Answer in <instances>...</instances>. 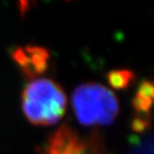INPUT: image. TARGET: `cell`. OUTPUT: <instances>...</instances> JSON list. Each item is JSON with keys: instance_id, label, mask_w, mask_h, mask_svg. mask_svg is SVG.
<instances>
[{"instance_id": "obj_1", "label": "cell", "mask_w": 154, "mask_h": 154, "mask_svg": "<svg viewBox=\"0 0 154 154\" xmlns=\"http://www.w3.org/2000/svg\"><path fill=\"white\" fill-rule=\"evenodd\" d=\"M22 110L26 118L37 125H52L65 113L67 99L62 87L53 79L37 77L22 91Z\"/></svg>"}, {"instance_id": "obj_2", "label": "cell", "mask_w": 154, "mask_h": 154, "mask_svg": "<svg viewBox=\"0 0 154 154\" xmlns=\"http://www.w3.org/2000/svg\"><path fill=\"white\" fill-rule=\"evenodd\" d=\"M72 105L77 120L86 126L110 124L119 110L115 94L96 82L77 86L72 94Z\"/></svg>"}, {"instance_id": "obj_3", "label": "cell", "mask_w": 154, "mask_h": 154, "mask_svg": "<svg viewBox=\"0 0 154 154\" xmlns=\"http://www.w3.org/2000/svg\"><path fill=\"white\" fill-rule=\"evenodd\" d=\"M83 141L69 127H61L55 133L46 147L45 154H87Z\"/></svg>"}, {"instance_id": "obj_4", "label": "cell", "mask_w": 154, "mask_h": 154, "mask_svg": "<svg viewBox=\"0 0 154 154\" xmlns=\"http://www.w3.org/2000/svg\"><path fill=\"white\" fill-rule=\"evenodd\" d=\"M14 58L27 74L36 75V73L43 71L47 65L48 54L39 47H28L18 49Z\"/></svg>"}, {"instance_id": "obj_5", "label": "cell", "mask_w": 154, "mask_h": 154, "mask_svg": "<svg viewBox=\"0 0 154 154\" xmlns=\"http://www.w3.org/2000/svg\"><path fill=\"white\" fill-rule=\"evenodd\" d=\"M152 88L151 82L144 81L141 83L135 99V107L139 113H144V114L148 113L152 100Z\"/></svg>"}, {"instance_id": "obj_6", "label": "cell", "mask_w": 154, "mask_h": 154, "mask_svg": "<svg viewBox=\"0 0 154 154\" xmlns=\"http://www.w3.org/2000/svg\"><path fill=\"white\" fill-rule=\"evenodd\" d=\"M132 78L131 72L120 70V71H114L109 74V81L115 87H124L129 83Z\"/></svg>"}]
</instances>
